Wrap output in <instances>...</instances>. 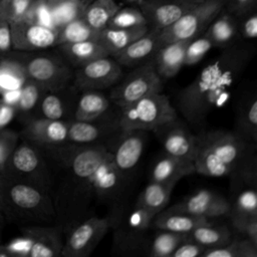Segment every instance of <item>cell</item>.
I'll use <instances>...</instances> for the list:
<instances>
[{
  "label": "cell",
  "mask_w": 257,
  "mask_h": 257,
  "mask_svg": "<svg viewBox=\"0 0 257 257\" xmlns=\"http://www.w3.org/2000/svg\"><path fill=\"white\" fill-rule=\"evenodd\" d=\"M122 173L115 167L112 158L104 161L87 179L89 190H92L97 197L106 198L120 185Z\"/></svg>",
  "instance_id": "26"
},
{
  "label": "cell",
  "mask_w": 257,
  "mask_h": 257,
  "mask_svg": "<svg viewBox=\"0 0 257 257\" xmlns=\"http://www.w3.org/2000/svg\"><path fill=\"white\" fill-rule=\"evenodd\" d=\"M111 226L108 217L92 216L75 225L67 236L61 257H86L98 245Z\"/></svg>",
  "instance_id": "9"
},
{
  "label": "cell",
  "mask_w": 257,
  "mask_h": 257,
  "mask_svg": "<svg viewBox=\"0 0 257 257\" xmlns=\"http://www.w3.org/2000/svg\"><path fill=\"white\" fill-rule=\"evenodd\" d=\"M237 133L249 143L257 141V99L256 93L247 92L237 105Z\"/></svg>",
  "instance_id": "27"
},
{
  "label": "cell",
  "mask_w": 257,
  "mask_h": 257,
  "mask_svg": "<svg viewBox=\"0 0 257 257\" xmlns=\"http://www.w3.org/2000/svg\"><path fill=\"white\" fill-rule=\"evenodd\" d=\"M22 19L56 29L51 12L44 0H34Z\"/></svg>",
  "instance_id": "44"
},
{
  "label": "cell",
  "mask_w": 257,
  "mask_h": 257,
  "mask_svg": "<svg viewBox=\"0 0 257 257\" xmlns=\"http://www.w3.org/2000/svg\"><path fill=\"white\" fill-rule=\"evenodd\" d=\"M68 121L46 117H30L25 120L20 139L42 149L53 148L67 142Z\"/></svg>",
  "instance_id": "13"
},
{
  "label": "cell",
  "mask_w": 257,
  "mask_h": 257,
  "mask_svg": "<svg viewBox=\"0 0 257 257\" xmlns=\"http://www.w3.org/2000/svg\"><path fill=\"white\" fill-rule=\"evenodd\" d=\"M196 137L195 173L213 178L231 175L250 145L237 132L214 130Z\"/></svg>",
  "instance_id": "3"
},
{
  "label": "cell",
  "mask_w": 257,
  "mask_h": 257,
  "mask_svg": "<svg viewBox=\"0 0 257 257\" xmlns=\"http://www.w3.org/2000/svg\"><path fill=\"white\" fill-rule=\"evenodd\" d=\"M162 88V77L158 74L152 59L136 66L122 81L114 84L109 99L119 108H123L143 97L161 92Z\"/></svg>",
  "instance_id": "8"
},
{
  "label": "cell",
  "mask_w": 257,
  "mask_h": 257,
  "mask_svg": "<svg viewBox=\"0 0 257 257\" xmlns=\"http://www.w3.org/2000/svg\"><path fill=\"white\" fill-rule=\"evenodd\" d=\"M214 47L211 39L205 34H201L191 39L186 47L184 65H195Z\"/></svg>",
  "instance_id": "42"
},
{
  "label": "cell",
  "mask_w": 257,
  "mask_h": 257,
  "mask_svg": "<svg viewBox=\"0 0 257 257\" xmlns=\"http://www.w3.org/2000/svg\"><path fill=\"white\" fill-rule=\"evenodd\" d=\"M195 173L194 163L165 154L153 165L150 179L155 182L178 183L184 177Z\"/></svg>",
  "instance_id": "22"
},
{
  "label": "cell",
  "mask_w": 257,
  "mask_h": 257,
  "mask_svg": "<svg viewBox=\"0 0 257 257\" xmlns=\"http://www.w3.org/2000/svg\"><path fill=\"white\" fill-rule=\"evenodd\" d=\"M212 41L214 47L224 48L240 40L237 17L223 8L204 32Z\"/></svg>",
  "instance_id": "23"
},
{
  "label": "cell",
  "mask_w": 257,
  "mask_h": 257,
  "mask_svg": "<svg viewBox=\"0 0 257 257\" xmlns=\"http://www.w3.org/2000/svg\"><path fill=\"white\" fill-rule=\"evenodd\" d=\"M148 25L136 26L131 28H111L105 27L98 32L97 40L106 49L110 56L120 52L132 42L148 32Z\"/></svg>",
  "instance_id": "24"
},
{
  "label": "cell",
  "mask_w": 257,
  "mask_h": 257,
  "mask_svg": "<svg viewBox=\"0 0 257 257\" xmlns=\"http://www.w3.org/2000/svg\"><path fill=\"white\" fill-rule=\"evenodd\" d=\"M190 40H180L162 45L153 57L158 74L163 78L175 76L184 65L185 51Z\"/></svg>",
  "instance_id": "21"
},
{
  "label": "cell",
  "mask_w": 257,
  "mask_h": 257,
  "mask_svg": "<svg viewBox=\"0 0 257 257\" xmlns=\"http://www.w3.org/2000/svg\"><path fill=\"white\" fill-rule=\"evenodd\" d=\"M119 109L118 125L121 131H154L177 117L175 107L162 92L150 94Z\"/></svg>",
  "instance_id": "6"
},
{
  "label": "cell",
  "mask_w": 257,
  "mask_h": 257,
  "mask_svg": "<svg viewBox=\"0 0 257 257\" xmlns=\"http://www.w3.org/2000/svg\"><path fill=\"white\" fill-rule=\"evenodd\" d=\"M27 76L22 63L13 55L12 50L0 56V93L19 90Z\"/></svg>",
  "instance_id": "31"
},
{
  "label": "cell",
  "mask_w": 257,
  "mask_h": 257,
  "mask_svg": "<svg viewBox=\"0 0 257 257\" xmlns=\"http://www.w3.org/2000/svg\"><path fill=\"white\" fill-rule=\"evenodd\" d=\"M115 137L113 148L108 150L110 151L113 164L124 174L133 170L140 162L146 147V131L120 130Z\"/></svg>",
  "instance_id": "16"
},
{
  "label": "cell",
  "mask_w": 257,
  "mask_h": 257,
  "mask_svg": "<svg viewBox=\"0 0 257 257\" xmlns=\"http://www.w3.org/2000/svg\"><path fill=\"white\" fill-rule=\"evenodd\" d=\"M12 256H14V255H13V252H12L9 244L2 245L0 243V257H12Z\"/></svg>",
  "instance_id": "52"
},
{
  "label": "cell",
  "mask_w": 257,
  "mask_h": 257,
  "mask_svg": "<svg viewBox=\"0 0 257 257\" xmlns=\"http://www.w3.org/2000/svg\"><path fill=\"white\" fill-rule=\"evenodd\" d=\"M12 50L10 23L0 18V56Z\"/></svg>",
  "instance_id": "49"
},
{
  "label": "cell",
  "mask_w": 257,
  "mask_h": 257,
  "mask_svg": "<svg viewBox=\"0 0 257 257\" xmlns=\"http://www.w3.org/2000/svg\"><path fill=\"white\" fill-rule=\"evenodd\" d=\"M19 134L12 130L7 127L0 130V173L19 143Z\"/></svg>",
  "instance_id": "45"
},
{
  "label": "cell",
  "mask_w": 257,
  "mask_h": 257,
  "mask_svg": "<svg viewBox=\"0 0 257 257\" xmlns=\"http://www.w3.org/2000/svg\"><path fill=\"white\" fill-rule=\"evenodd\" d=\"M201 0H142L137 5L150 28L164 29Z\"/></svg>",
  "instance_id": "15"
},
{
  "label": "cell",
  "mask_w": 257,
  "mask_h": 257,
  "mask_svg": "<svg viewBox=\"0 0 257 257\" xmlns=\"http://www.w3.org/2000/svg\"><path fill=\"white\" fill-rule=\"evenodd\" d=\"M235 81L223 73L213 61L180 91L179 109L188 121L200 125L212 109L227 100Z\"/></svg>",
  "instance_id": "2"
},
{
  "label": "cell",
  "mask_w": 257,
  "mask_h": 257,
  "mask_svg": "<svg viewBox=\"0 0 257 257\" xmlns=\"http://www.w3.org/2000/svg\"><path fill=\"white\" fill-rule=\"evenodd\" d=\"M238 232L243 234L245 238H248L253 244L257 246V218H253L244 223Z\"/></svg>",
  "instance_id": "51"
},
{
  "label": "cell",
  "mask_w": 257,
  "mask_h": 257,
  "mask_svg": "<svg viewBox=\"0 0 257 257\" xmlns=\"http://www.w3.org/2000/svg\"><path fill=\"white\" fill-rule=\"evenodd\" d=\"M124 3L126 4H134V5H137L139 2H141L142 0H122Z\"/></svg>",
  "instance_id": "54"
},
{
  "label": "cell",
  "mask_w": 257,
  "mask_h": 257,
  "mask_svg": "<svg viewBox=\"0 0 257 257\" xmlns=\"http://www.w3.org/2000/svg\"><path fill=\"white\" fill-rule=\"evenodd\" d=\"M44 2L51 12L56 29L75 18L81 17L82 0H44Z\"/></svg>",
  "instance_id": "36"
},
{
  "label": "cell",
  "mask_w": 257,
  "mask_h": 257,
  "mask_svg": "<svg viewBox=\"0 0 257 257\" xmlns=\"http://www.w3.org/2000/svg\"><path fill=\"white\" fill-rule=\"evenodd\" d=\"M65 88L57 91H45L38 103L42 117L68 121L72 104L68 99V93L64 94Z\"/></svg>",
  "instance_id": "33"
},
{
  "label": "cell",
  "mask_w": 257,
  "mask_h": 257,
  "mask_svg": "<svg viewBox=\"0 0 257 257\" xmlns=\"http://www.w3.org/2000/svg\"><path fill=\"white\" fill-rule=\"evenodd\" d=\"M16 115L14 105L8 102L4 97H0V130L5 128Z\"/></svg>",
  "instance_id": "50"
},
{
  "label": "cell",
  "mask_w": 257,
  "mask_h": 257,
  "mask_svg": "<svg viewBox=\"0 0 257 257\" xmlns=\"http://www.w3.org/2000/svg\"><path fill=\"white\" fill-rule=\"evenodd\" d=\"M12 50L37 51L57 45L58 29L20 19L10 24Z\"/></svg>",
  "instance_id": "11"
},
{
  "label": "cell",
  "mask_w": 257,
  "mask_h": 257,
  "mask_svg": "<svg viewBox=\"0 0 257 257\" xmlns=\"http://www.w3.org/2000/svg\"><path fill=\"white\" fill-rule=\"evenodd\" d=\"M209 223H211L210 219L205 217L166 210L155 216L152 226L159 230L188 234L195 228Z\"/></svg>",
  "instance_id": "25"
},
{
  "label": "cell",
  "mask_w": 257,
  "mask_h": 257,
  "mask_svg": "<svg viewBox=\"0 0 257 257\" xmlns=\"http://www.w3.org/2000/svg\"><path fill=\"white\" fill-rule=\"evenodd\" d=\"M34 0H1L0 18L5 19L10 24L24 17Z\"/></svg>",
  "instance_id": "43"
},
{
  "label": "cell",
  "mask_w": 257,
  "mask_h": 257,
  "mask_svg": "<svg viewBox=\"0 0 257 257\" xmlns=\"http://www.w3.org/2000/svg\"><path fill=\"white\" fill-rule=\"evenodd\" d=\"M7 221L6 219L4 218V216L2 215V213L0 212V243L2 241V234H3V230L5 228V225H6Z\"/></svg>",
  "instance_id": "53"
},
{
  "label": "cell",
  "mask_w": 257,
  "mask_h": 257,
  "mask_svg": "<svg viewBox=\"0 0 257 257\" xmlns=\"http://www.w3.org/2000/svg\"><path fill=\"white\" fill-rule=\"evenodd\" d=\"M148 25L146 17L138 5L128 4L120 7L110 18L106 27L111 28H131L136 26ZM149 26V25H148Z\"/></svg>",
  "instance_id": "41"
},
{
  "label": "cell",
  "mask_w": 257,
  "mask_h": 257,
  "mask_svg": "<svg viewBox=\"0 0 257 257\" xmlns=\"http://www.w3.org/2000/svg\"><path fill=\"white\" fill-rule=\"evenodd\" d=\"M161 30L162 29L158 28H150L146 34L132 42L112 57L120 65L128 67H136L152 60L155 53L163 45Z\"/></svg>",
  "instance_id": "19"
},
{
  "label": "cell",
  "mask_w": 257,
  "mask_h": 257,
  "mask_svg": "<svg viewBox=\"0 0 257 257\" xmlns=\"http://www.w3.org/2000/svg\"><path fill=\"white\" fill-rule=\"evenodd\" d=\"M82 19L95 31L105 28L113 14L121 7L115 0H82Z\"/></svg>",
  "instance_id": "30"
},
{
  "label": "cell",
  "mask_w": 257,
  "mask_h": 257,
  "mask_svg": "<svg viewBox=\"0 0 257 257\" xmlns=\"http://www.w3.org/2000/svg\"><path fill=\"white\" fill-rule=\"evenodd\" d=\"M176 185V183L151 181L140 194L136 205L156 216L168 205Z\"/></svg>",
  "instance_id": "29"
},
{
  "label": "cell",
  "mask_w": 257,
  "mask_h": 257,
  "mask_svg": "<svg viewBox=\"0 0 257 257\" xmlns=\"http://www.w3.org/2000/svg\"><path fill=\"white\" fill-rule=\"evenodd\" d=\"M187 238L206 248H212L227 244L232 239V233L226 226L209 223L189 232Z\"/></svg>",
  "instance_id": "34"
},
{
  "label": "cell",
  "mask_w": 257,
  "mask_h": 257,
  "mask_svg": "<svg viewBox=\"0 0 257 257\" xmlns=\"http://www.w3.org/2000/svg\"><path fill=\"white\" fill-rule=\"evenodd\" d=\"M104 115L93 120H68L67 142L76 145L101 144V139L119 132L118 116L115 119H103Z\"/></svg>",
  "instance_id": "18"
},
{
  "label": "cell",
  "mask_w": 257,
  "mask_h": 257,
  "mask_svg": "<svg viewBox=\"0 0 257 257\" xmlns=\"http://www.w3.org/2000/svg\"><path fill=\"white\" fill-rule=\"evenodd\" d=\"M29 242V257H59L62 247V226L25 225L21 228Z\"/></svg>",
  "instance_id": "17"
},
{
  "label": "cell",
  "mask_w": 257,
  "mask_h": 257,
  "mask_svg": "<svg viewBox=\"0 0 257 257\" xmlns=\"http://www.w3.org/2000/svg\"><path fill=\"white\" fill-rule=\"evenodd\" d=\"M230 210L231 203L222 195L209 189L198 190L168 209V211L183 212L208 219L229 216Z\"/></svg>",
  "instance_id": "12"
},
{
  "label": "cell",
  "mask_w": 257,
  "mask_h": 257,
  "mask_svg": "<svg viewBox=\"0 0 257 257\" xmlns=\"http://www.w3.org/2000/svg\"><path fill=\"white\" fill-rule=\"evenodd\" d=\"M187 238V234L160 230L153 237L148 248L152 257H171L176 248Z\"/></svg>",
  "instance_id": "38"
},
{
  "label": "cell",
  "mask_w": 257,
  "mask_h": 257,
  "mask_svg": "<svg viewBox=\"0 0 257 257\" xmlns=\"http://www.w3.org/2000/svg\"><path fill=\"white\" fill-rule=\"evenodd\" d=\"M207 248L186 238L172 253L171 257H202Z\"/></svg>",
  "instance_id": "47"
},
{
  "label": "cell",
  "mask_w": 257,
  "mask_h": 257,
  "mask_svg": "<svg viewBox=\"0 0 257 257\" xmlns=\"http://www.w3.org/2000/svg\"><path fill=\"white\" fill-rule=\"evenodd\" d=\"M236 17L240 38L244 40L255 39L257 37V9Z\"/></svg>",
  "instance_id": "46"
},
{
  "label": "cell",
  "mask_w": 257,
  "mask_h": 257,
  "mask_svg": "<svg viewBox=\"0 0 257 257\" xmlns=\"http://www.w3.org/2000/svg\"><path fill=\"white\" fill-rule=\"evenodd\" d=\"M0 212L7 222L22 226L47 223L56 217L49 192L1 173Z\"/></svg>",
  "instance_id": "1"
},
{
  "label": "cell",
  "mask_w": 257,
  "mask_h": 257,
  "mask_svg": "<svg viewBox=\"0 0 257 257\" xmlns=\"http://www.w3.org/2000/svg\"><path fill=\"white\" fill-rule=\"evenodd\" d=\"M98 32L93 30L82 17L75 18L58 28L57 45L62 43H72L84 40L97 39Z\"/></svg>",
  "instance_id": "37"
},
{
  "label": "cell",
  "mask_w": 257,
  "mask_h": 257,
  "mask_svg": "<svg viewBox=\"0 0 257 257\" xmlns=\"http://www.w3.org/2000/svg\"><path fill=\"white\" fill-rule=\"evenodd\" d=\"M1 174L50 193L52 175L43 150L25 140L18 143Z\"/></svg>",
  "instance_id": "5"
},
{
  "label": "cell",
  "mask_w": 257,
  "mask_h": 257,
  "mask_svg": "<svg viewBox=\"0 0 257 257\" xmlns=\"http://www.w3.org/2000/svg\"><path fill=\"white\" fill-rule=\"evenodd\" d=\"M12 53L22 63L27 78L39 84L45 91L61 90L73 80L72 66L58 52L12 50Z\"/></svg>",
  "instance_id": "4"
},
{
  "label": "cell",
  "mask_w": 257,
  "mask_h": 257,
  "mask_svg": "<svg viewBox=\"0 0 257 257\" xmlns=\"http://www.w3.org/2000/svg\"><path fill=\"white\" fill-rule=\"evenodd\" d=\"M225 6V0H201L170 26L161 30L163 45L203 34Z\"/></svg>",
  "instance_id": "7"
},
{
  "label": "cell",
  "mask_w": 257,
  "mask_h": 257,
  "mask_svg": "<svg viewBox=\"0 0 257 257\" xmlns=\"http://www.w3.org/2000/svg\"><path fill=\"white\" fill-rule=\"evenodd\" d=\"M224 8L235 16H241L257 9V0H225Z\"/></svg>",
  "instance_id": "48"
},
{
  "label": "cell",
  "mask_w": 257,
  "mask_h": 257,
  "mask_svg": "<svg viewBox=\"0 0 257 257\" xmlns=\"http://www.w3.org/2000/svg\"><path fill=\"white\" fill-rule=\"evenodd\" d=\"M56 47L57 52L74 68L109 55L97 39L62 43L56 45Z\"/></svg>",
  "instance_id": "20"
},
{
  "label": "cell",
  "mask_w": 257,
  "mask_h": 257,
  "mask_svg": "<svg viewBox=\"0 0 257 257\" xmlns=\"http://www.w3.org/2000/svg\"><path fill=\"white\" fill-rule=\"evenodd\" d=\"M121 75V65L108 55L75 67L72 85L80 92L84 90H101L116 84Z\"/></svg>",
  "instance_id": "10"
},
{
  "label": "cell",
  "mask_w": 257,
  "mask_h": 257,
  "mask_svg": "<svg viewBox=\"0 0 257 257\" xmlns=\"http://www.w3.org/2000/svg\"><path fill=\"white\" fill-rule=\"evenodd\" d=\"M234 179L244 186L255 188L257 182L256 144L250 143L244 156L231 174Z\"/></svg>",
  "instance_id": "39"
},
{
  "label": "cell",
  "mask_w": 257,
  "mask_h": 257,
  "mask_svg": "<svg viewBox=\"0 0 257 257\" xmlns=\"http://www.w3.org/2000/svg\"><path fill=\"white\" fill-rule=\"evenodd\" d=\"M202 257H257V246L248 238L231 239L223 246L207 248Z\"/></svg>",
  "instance_id": "35"
},
{
  "label": "cell",
  "mask_w": 257,
  "mask_h": 257,
  "mask_svg": "<svg viewBox=\"0 0 257 257\" xmlns=\"http://www.w3.org/2000/svg\"><path fill=\"white\" fill-rule=\"evenodd\" d=\"M229 216L233 227L238 231L247 221L257 218V193L255 188L248 187L241 190L233 203Z\"/></svg>",
  "instance_id": "32"
},
{
  "label": "cell",
  "mask_w": 257,
  "mask_h": 257,
  "mask_svg": "<svg viewBox=\"0 0 257 257\" xmlns=\"http://www.w3.org/2000/svg\"><path fill=\"white\" fill-rule=\"evenodd\" d=\"M153 132L158 137L167 155L193 162L197 148V137L177 117L155 128Z\"/></svg>",
  "instance_id": "14"
},
{
  "label": "cell",
  "mask_w": 257,
  "mask_h": 257,
  "mask_svg": "<svg viewBox=\"0 0 257 257\" xmlns=\"http://www.w3.org/2000/svg\"><path fill=\"white\" fill-rule=\"evenodd\" d=\"M44 92L45 90L39 84L31 79H27L19 89L18 97L14 103L16 114L20 113L26 115L29 113L38 105Z\"/></svg>",
  "instance_id": "40"
},
{
  "label": "cell",
  "mask_w": 257,
  "mask_h": 257,
  "mask_svg": "<svg viewBox=\"0 0 257 257\" xmlns=\"http://www.w3.org/2000/svg\"><path fill=\"white\" fill-rule=\"evenodd\" d=\"M110 106V99L100 90H84L75 104L73 118L93 120L104 115Z\"/></svg>",
  "instance_id": "28"
},
{
  "label": "cell",
  "mask_w": 257,
  "mask_h": 257,
  "mask_svg": "<svg viewBox=\"0 0 257 257\" xmlns=\"http://www.w3.org/2000/svg\"><path fill=\"white\" fill-rule=\"evenodd\" d=\"M0 1H1V0H0Z\"/></svg>",
  "instance_id": "55"
}]
</instances>
